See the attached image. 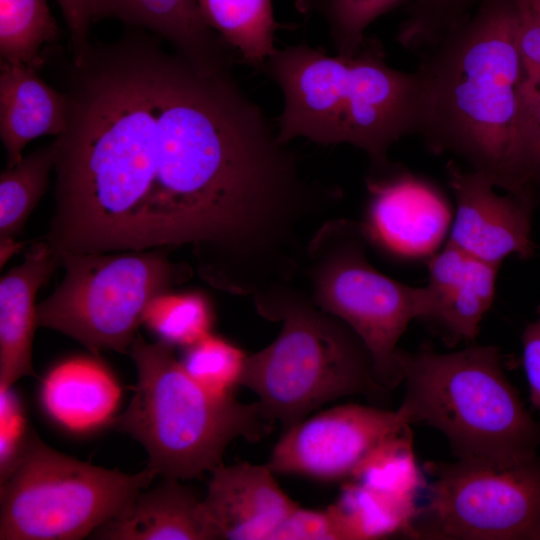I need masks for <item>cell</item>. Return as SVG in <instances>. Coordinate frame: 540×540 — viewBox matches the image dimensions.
<instances>
[{
    "label": "cell",
    "mask_w": 540,
    "mask_h": 540,
    "mask_svg": "<svg viewBox=\"0 0 540 540\" xmlns=\"http://www.w3.org/2000/svg\"><path fill=\"white\" fill-rule=\"evenodd\" d=\"M536 318L528 323L522 333V361L526 374L530 401L540 410V305Z\"/></svg>",
    "instance_id": "obj_35"
},
{
    "label": "cell",
    "mask_w": 540,
    "mask_h": 540,
    "mask_svg": "<svg viewBox=\"0 0 540 540\" xmlns=\"http://www.w3.org/2000/svg\"><path fill=\"white\" fill-rule=\"evenodd\" d=\"M364 238L400 257L431 256L445 235L451 216L445 197L430 181L393 165L372 167Z\"/></svg>",
    "instance_id": "obj_13"
},
{
    "label": "cell",
    "mask_w": 540,
    "mask_h": 540,
    "mask_svg": "<svg viewBox=\"0 0 540 540\" xmlns=\"http://www.w3.org/2000/svg\"><path fill=\"white\" fill-rule=\"evenodd\" d=\"M499 267L446 242L428 261L420 319L426 321L446 345L473 340L494 302Z\"/></svg>",
    "instance_id": "obj_14"
},
{
    "label": "cell",
    "mask_w": 540,
    "mask_h": 540,
    "mask_svg": "<svg viewBox=\"0 0 540 540\" xmlns=\"http://www.w3.org/2000/svg\"><path fill=\"white\" fill-rule=\"evenodd\" d=\"M518 0H482L423 50L419 134L504 191L528 190L518 163L523 70L516 45Z\"/></svg>",
    "instance_id": "obj_2"
},
{
    "label": "cell",
    "mask_w": 540,
    "mask_h": 540,
    "mask_svg": "<svg viewBox=\"0 0 540 540\" xmlns=\"http://www.w3.org/2000/svg\"><path fill=\"white\" fill-rule=\"evenodd\" d=\"M427 497L404 535L416 540H540V457L505 468L428 462Z\"/></svg>",
    "instance_id": "obj_10"
},
{
    "label": "cell",
    "mask_w": 540,
    "mask_h": 540,
    "mask_svg": "<svg viewBox=\"0 0 540 540\" xmlns=\"http://www.w3.org/2000/svg\"><path fill=\"white\" fill-rule=\"evenodd\" d=\"M58 37L47 0H0L1 60L38 68L45 44Z\"/></svg>",
    "instance_id": "obj_25"
},
{
    "label": "cell",
    "mask_w": 540,
    "mask_h": 540,
    "mask_svg": "<svg viewBox=\"0 0 540 540\" xmlns=\"http://www.w3.org/2000/svg\"><path fill=\"white\" fill-rule=\"evenodd\" d=\"M185 349L180 362L194 381L213 395L233 396L234 389L240 386L248 354L213 333Z\"/></svg>",
    "instance_id": "obj_28"
},
{
    "label": "cell",
    "mask_w": 540,
    "mask_h": 540,
    "mask_svg": "<svg viewBox=\"0 0 540 540\" xmlns=\"http://www.w3.org/2000/svg\"><path fill=\"white\" fill-rule=\"evenodd\" d=\"M201 15L227 46L260 68L275 50L279 28L271 0H197Z\"/></svg>",
    "instance_id": "obj_21"
},
{
    "label": "cell",
    "mask_w": 540,
    "mask_h": 540,
    "mask_svg": "<svg viewBox=\"0 0 540 540\" xmlns=\"http://www.w3.org/2000/svg\"><path fill=\"white\" fill-rule=\"evenodd\" d=\"M56 141L35 149L0 175V240L16 239L45 194L55 167Z\"/></svg>",
    "instance_id": "obj_23"
},
{
    "label": "cell",
    "mask_w": 540,
    "mask_h": 540,
    "mask_svg": "<svg viewBox=\"0 0 540 540\" xmlns=\"http://www.w3.org/2000/svg\"><path fill=\"white\" fill-rule=\"evenodd\" d=\"M528 2L532 3L533 5L540 7V0H527Z\"/></svg>",
    "instance_id": "obj_37"
},
{
    "label": "cell",
    "mask_w": 540,
    "mask_h": 540,
    "mask_svg": "<svg viewBox=\"0 0 540 540\" xmlns=\"http://www.w3.org/2000/svg\"><path fill=\"white\" fill-rule=\"evenodd\" d=\"M257 294L259 312L282 327L273 342L248 355L240 386L258 396L269 423L279 422L284 432L337 398L388 396L368 349L343 321L282 289Z\"/></svg>",
    "instance_id": "obj_5"
},
{
    "label": "cell",
    "mask_w": 540,
    "mask_h": 540,
    "mask_svg": "<svg viewBox=\"0 0 540 540\" xmlns=\"http://www.w3.org/2000/svg\"><path fill=\"white\" fill-rule=\"evenodd\" d=\"M157 474L105 469L60 453L31 430L0 488L1 540H76L126 512Z\"/></svg>",
    "instance_id": "obj_7"
},
{
    "label": "cell",
    "mask_w": 540,
    "mask_h": 540,
    "mask_svg": "<svg viewBox=\"0 0 540 540\" xmlns=\"http://www.w3.org/2000/svg\"><path fill=\"white\" fill-rule=\"evenodd\" d=\"M259 69L283 96L276 125L283 143L300 137L346 143L364 151L372 167H382L395 142L419 134L418 74L391 67L376 37L366 36L352 57L330 56L306 43L276 47Z\"/></svg>",
    "instance_id": "obj_3"
},
{
    "label": "cell",
    "mask_w": 540,
    "mask_h": 540,
    "mask_svg": "<svg viewBox=\"0 0 540 540\" xmlns=\"http://www.w3.org/2000/svg\"><path fill=\"white\" fill-rule=\"evenodd\" d=\"M92 17L148 30L203 72H230L229 46L207 25L197 0H93Z\"/></svg>",
    "instance_id": "obj_16"
},
{
    "label": "cell",
    "mask_w": 540,
    "mask_h": 540,
    "mask_svg": "<svg viewBox=\"0 0 540 540\" xmlns=\"http://www.w3.org/2000/svg\"><path fill=\"white\" fill-rule=\"evenodd\" d=\"M65 88L44 238L57 255L188 246L230 292L277 264L312 183L230 72L135 31L91 46Z\"/></svg>",
    "instance_id": "obj_1"
},
{
    "label": "cell",
    "mask_w": 540,
    "mask_h": 540,
    "mask_svg": "<svg viewBox=\"0 0 540 540\" xmlns=\"http://www.w3.org/2000/svg\"><path fill=\"white\" fill-rule=\"evenodd\" d=\"M518 163L527 188L540 183V90L521 108Z\"/></svg>",
    "instance_id": "obj_33"
},
{
    "label": "cell",
    "mask_w": 540,
    "mask_h": 540,
    "mask_svg": "<svg viewBox=\"0 0 540 540\" xmlns=\"http://www.w3.org/2000/svg\"><path fill=\"white\" fill-rule=\"evenodd\" d=\"M213 310L198 292H168L155 298L146 309L143 323L159 340L187 348L212 333Z\"/></svg>",
    "instance_id": "obj_26"
},
{
    "label": "cell",
    "mask_w": 540,
    "mask_h": 540,
    "mask_svg": "<svg viewBox=\"0 0 540 540\" xmlns=\"http://www.w3.org/2000/svg\"><path fill=\"white\" fill-rule=\"evenodd\" d=\"M69 32L72 62L80 64L88 53L93 0H57Z\"/></svg>",
    "instance_id": "obj_34"
},
{
    "label": "cell",
    "mask_w": 540,
    "mask_h": 540,
    "mask_svg": "<svg viewBox=\"0 0 540 540\" xmlns=\"http://www.w3.org/2000/svg\"><path fill=\"white\" fill-rule=\"evenodd\" d=\"M348 480L395 500L417 505V492L424 485L412 450L410 425L376 446Z\"/></svg>",
    "instance_id": "obj_24"
},
{
    "label": "cell",
    "mask_w": 540,
    "mask_h": 540,
    "mask_svg": "<svg viewBox=\"0 0 540 540\" xmlns=\"http://www.w3.org/2000/svg\"><path fill=\"white\" fill-rule=\"evenodd\" d=\"M36 70L1 60L0 137L7 155L6 168L21 161L30 141L47 135L58 137L67 126L66 94L47 84Z\"/></svg>",
    "instance_id": "obj_18"
},
{
    "label": "cell",
    "mask_w": 540,
    "mask_h": 540,
    "mask_svg": "<svg viewBox=\"0 0 540 540\" xmlns=\"http://www.w3.org/2000/svg\"><path fill=\"white\" fill-rule=\"evenodd\" d=\"M409 425L399 408L335 406L282 432L266 465L275 474L348 480L376 446Z\"/></svg>",
    "instance_id": "obj_11"
},
{
    "label": "cell",
    "mask_w": 540,
    "mask_h": 540,
    "mask_svg": "<svg viewBox=\"0 0 540 540\" xmlns=\"http://www.w3.org/2000/svg\"><path fill=\"white\" fill-rule=\"evenodd\" d=\"M41 402L50 418L73 433H87L112 424L121 398L114 375L100 361L75 357L49 371Z\"/></svg>",
    "instance_id": "obj_20"
},
{
    "label": "cell",
    "mask_w": 540,
    "mask_h": 540,
    "mask_svg": "<svg viewBox=\"0 0 540 540\" xmlns=\"http://www.w3.org/2000/svg\"><path fill=\"white\" fill-rule=\"evenodd\" d=\"M30 433L22 403L13 386L0 389V483L17 464Z\"/></svg>",
    "instance_id": "obj_31"
},
{
    "label": "cell",
    "mask_w": 540,
    "mask_h": 540,
    "mask_svg": "<svg viewBox=\"0 0 540 540\" xmlns=\"http://www.w3.org/2000/svg\"><path fill=\"white\" fill-rule=\"evenodd\" d=\"M25 242H17L15 239L0 240V266L1 268L14 254L24 248Z\"/></svg>",
    "instance_id": "obj_36"
},
{
    "label": "cell",
    "mask_w": 540,
    "mask_h": 540,
    "mask_svg": "<svg viewBox=\"0 0 540 540\" xmlns=\"http://www.w3.org/2000/svg\"><path fill=\"white\" fill-rule=\"evenodd\" d=\"M360 227L339 221L320 229L309 248L314 303L349 326L368 349L388 391L401 385L398 341L422 314V287L390 278L364 252Z\"/></svg>",
    "instance_id": "obj_9"
},
{
    "label": "cell",
    "mask_w": 540,
    "mask_h": 540,
    "mask_svg": "<svg viewBox=\"0 0 540 540\" xmlns=\"http://www.w3.org/2000/svg\"><path fill=\"white\" fill-rule=\"evenodd\" d=\"M482 0H409L397 41L409 50L423 51L445 31L468 16Z\"/></svg>",
    "instance_id": "obj_29"
},
{
    "label": "cell",
    "mask_w": 540,
    "mask_h": 540,
    "mask_svg": "<svg viewBox=\"0 0 540 540\" xmlns=\"http://www.w3.org/2000/svg\"><path fill=\"white\" fill-rule=\"evenodd\" d=\"M171 248L62 256L65 275L37 305L40 327L59 331L93 354L128 353L150 303L189 278Z\"/></svg>",
    "instance_id": "obj_8"
},
{
    "label": "cell",
    "mask_w": 540,
    "mask_h": 540,
    "mask_svg": "<svg viewBox=\"0 0 540 540\" xmlns=\"http://www.w3.org/2000/svg\"><path fill=\"white\" fill-rule=\"evenodd\" d=\"M62 265L46 240L33 243L23 262L0 280V389L35 376L32 343L37 323V291Z\"/></svg>",
    "instance_id": "obj_17"
},
{
    "label": "cell",
    "mask_w": 540,
    "mask_h": 540,
    "mask_svg": "<svg viewBox=\"0 0 540 540\" xmlns=\"http://www.w3.org/2000/svg\"><path fill=\"white\" fill-rule=\"evenodd\" d=\"M409 0H296L303 14L321 17L336 54L354 56L366 38L369 25Z\"/></svg>",
    "instance_id": "obj_27"
},
{
    "label": "cell",
    "mask_w": 540,
    "mask_h": 540,
    "mask_svg": "<svg viewBox=\"0 0 540 540\" xmlns=\"http://www.w3.org/2000/svg\"><path fill=\"white\" fill-rule=\"evenodd\" d=\"M211 473L203 505L217 539L272 540L299 505L266 464L222 463Z\"/></svg>",
    "instance_id": "obj_15"
},
{
    "label": "cell",
    "mask_w": 540,
    "mask_h": 540,
    "mask_svg": "<svg viewBox=\"0 0 540 540\" xmlns=\"http://www.w3.org/2000/svg\"><path fill=\"white\" fill-rule=\"evenodd\" d=\"M396 365L405 388L398 408L410 425L441 432L457 460L505 468L537 455L540 424L507 379L495 346L398 349Z\"/></svg>",
    "instance_id": "obj_4"
},
{
    "label": "cell",
    "mask_w": 540,
    "mask_h": 540,
    "mask_svg": "<svg viewBox=\"0 0 540 540\" xmlns=\"http://www.w3.org/2000/svg\"><path fill=\"white\" fill-rule=\"evenodd\" d=\"M418 505L385 496L347 480L331 510L341 540L379 539L406 532Z\"/></svg>",
    "instance_id": "obj_22"
},
{
    "label": "cell",
    "mask_w": 540,
    "mask_h": 540,
    "mask_svg": "<svg viewBox=\"0 0 540 540\" xmlns=\"http://www.w3.org/2000/svg\"><path fill=\"white\" fill-rule=\"evenodd\" d=\"M137 369L134 395L112 426L139 441L148 468L164 478L187 480L222 464L237 438L261 440L271 431L258 402L211 394L184 370L174 347L139 334L128 352Z\"/></svg>",
    "instance_id": "obj_6"
},
{
    "label": "cell",
    "mask_w": 540,
    "mask_h": 540,
    "mask_svg": "<svg viewBox=\"0 0 540 540\" xmlns=\"http://www.w3.org/2000/svg\"><path fill=\"white\" fill-rule=\"evenodd\" d=\"M91 536L108 540L217 539L203 499L179 480L169 478L143 490L126 512Z\"/></svg>",
    "instance_id": "obj_19"
},
{
    "label": "cell",
    "mask_w": 540,
    "mask_h": 540,
    "mask_svg": "<svg viewBox=\"0 0 540 540\" xmlns=\"http://www.w3.org/2000/svg\"><path fill=\"white\" fill-rule=\"evenodd\" d=\"M272 540H341V536L329 507L313 510L298 505L274 533Z\"/></svg>",
    "instance_id": "obj_32"
},
{
    "label": "cell",
    "mask_w": 540,
    "mask_h": 540,
    "mask_svg": "<svg viewBox=\"0 0 540 540\" xmlns=\"http://www.w3.org/2000/svg\"><path fill=\"white\" fill-rule=\"evenodd\" d=\"M446 172L455 198L447 243L497 266L512 255L528 259L535 254L530 190L501 194L483 173L453 160Z\"/></svg>",
    "instance_id": "obj_12"
},
{
    "label": "cell",
    "mask_w": 540,
    "mask_h": 540,
    "mask_svg": "<svg viewBox=\"0 0 540 540\" xmlns=\"http://www.w3.org/2000/svg\"><path fill=\"white\" fill-rule=\"evenodd\" d=\"M516 45L523 70L522 108L540 90V7L527 0H518Z\"/></svg>",
    "instance_id": "obj_30"
}]
</instances>
